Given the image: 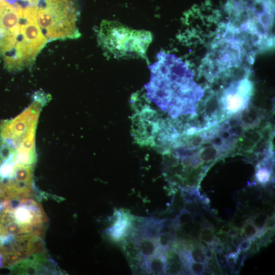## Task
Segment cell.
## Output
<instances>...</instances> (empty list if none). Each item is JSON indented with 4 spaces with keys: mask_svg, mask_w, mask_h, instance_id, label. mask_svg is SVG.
<instances>
[{
    "mask_svg": "<svg viewBox=\"0 0 275 275\" xmlns=\"http://www.w3.org/2000/svg\"><path fill=\"white\" fill-rule=\"evenodd\" d=\"M149 66L150 80L144 85L147 99L173 119L197 115L204 89L194 80L188 65L175 54L160 51Z\"/></svg>",
    "mask_w": 275,
    "mask_h": 275,
    "instance_id": "1",
    "label": "cell"
},
{
    "mask_svg": "<svg viewBox=\"0 0 275 275\" xmlns=\"http://www.w3.org/2000/svg\"><path fill=\"white\" fill-rule=\"evenodd\" d=\"M225 29L249 47L264 50L274 45V0H227Z\"/></svg>",
    "mask_w": 275,
    "mask_h": 275,
    "instance_id": "2",
    "label": "cell"
},
{
    "mask_svg": "<svg viewBox=\"0 0 275 275\" xmlns=\"http://www.w3.org/2000/svg\"><path fill=\"white\" fill-rule=\"evenodd\" d=\"M37 6V20L48 42L80 36L79 12L73 0H39Z\"/></svg>",
    "mask_w": 275,
    "mask_h": 275,
    "instance_id": "3",
    "label": "cell"
},
{
    "mask_svg": "<svg viewBox=\"0 0 275 275\" xmlns=\"http://www.w3.org/2000/svg\"><path fill=\"white\" fill-rule=\"evenodd\" d=\"M16 1L0 0V56L5 67L13 71L19 64L27 16Z\"/></svg>",
    "mask_w": 275,
    "mask_h": 275,
    "instance_id": "4",
    "label": "cell"
},
{
    "mask_svg": "<svg viewBox=\"0 0 275 275\" xmlns=\"http://www.w3.org/2000/svg\"><path fill=\"white\" fill-rule=\"evenodd\" d=\"M101 47L115 58L145 57L152 41L151 33L132 30L118 22L104 20L97 35Z\"/></svg>",
    "mask_w": 275,
    "mask_h": 275,
    "instance_id": "5",
    "label": "cell"
},
{
    "mask_svg": "<svg viewBox=\"0 0 275 275\" xmlns=\"http://www.w3.org/2000/svg\"><path fill=\"white\" fill-rule=\"evenodd\" d=\"M246 46L240 38L225 30L203 58L201 68L205 76L213 79L224 71L239 67L246 54Z\"/></svg>",
    "mask_w": 275,
    "mask_h": 275,
    "instance_id": "6",
    "label": "cell"
},
{
    "mask_svg": "<svg viewBox=\"0 0 275 275\" xmlns=\"http://www.w3.org/2000/svg\"><path fill=\"white\" fill-rule=\"evenodd\" d=\"M50 99V95L43 92H35L34 100L27 108L13 119L0 122V135L15 147L25 139L35 135L41 108Z\"/></svg>",
    "mask_w": 275,
    "mask_h": 275,
    "instance_id": "7",
    "label": "cell"
},
{
    "mask_svg": "<svg viewBox=\"0 0 275 275\" xmlns=\"http://www.w3.org/2000/svg\"><path fill=\"white\" fill-rule=\"evenodd\" d=\"M253 91V84L248 77L232 82L223 91L220 98L222 108L232 114L247 107Z\"/></svg>",
    "mask_w": 275,
    "mask_h": 275,
    "instance_id": "8",
    "label": "cell"
},
{
    "mask_svg": "<svg viewBox=\"0 0 275 275\" xmlns=\"http://www.w3.org/2000/svg\"><path fill=\"white\" fill-rule=\"evenodd\" d=\"M11 268V273L15 274H49L59 271L45 253L34 254Z\"/></svg>",
    "mask_w": 275,
    "mask_h": 275,
    "instance_id": "9",
    "label": "cell"
},
{
    "mask_svg": "<svg viewBox=\"0 0 275 275\" xmlns=\"http://www.w3.org/2000/svg\"><path fill=\"white\" fill-rule=\"evenodd\" d=\"M18 153L16 148L0 135V166L18 163Z\"/></svg>",
    "mask_w": 275,
    "mask_h": 275,
    "instance_id": "10",
    "label": "cell"
},
{
    "mask_svg": "<svg viewBox=\"0 0 275 275\" xmlns=\"http://www.w3.org/2000/svg\"><path fill=\"white\" fill-rule=\"evenodd\" d=\"M260 231L251 219H247L241 228V235L242 237L253 240L255 237L261 236Z\"/></svg>",
    "mask_w": 275,
    "mask_h": 275,
    "instance_id": "11",
    "label": "cell"
},
{
    "mask_svg": "<svg viewBox=\"0 0 275 275\" xmlns=\"http://www.w3.org/2000/svg\"><path fill=\"white\" fill-rule=\"evenodd\" d=\"M166 263V269L169 273H177L181 269V260L174 252H170L168 254Z\"/></svg>",
    "mask_w": 275,
    "mask_h": 275,
    "instance_id": "12",
    "label": "cell"
},
{
    "mask_svg": "<svg viewBox=\"0 0 275 275\" xmlns=\"http://www.w3.org/2000/svg\"><path fill=\"white\" fill-rule=\"evenodd\" d=\"M188 254L191 261L204 264L207 263V260L204 254V249L199 245L193 246Z\"/></svg>",
    "mask_w": 275,
    "mask_h": 275,
    "instance_id": "13",
    "label": "cell"
},
{
    "mask_svg": "<svg viewBox=\"0 0 275 275\" xmlns=\"http://www.w3.org/2000/svg\"><path fill=\"white\" fill-rule=\"evenodd\" d=\"M199 239L209 245L216 243L214 231L212 228H203L200 231Z\"/></svg>",
    "mask_w": 275,
    "mask_h": 275,
    "instance_id": "14",
    "label": "cell"
},
{
    "mask_svg": "<svg viewBox=\"0 0 275 275\" xmlns=\"http://www.w3.org/2000/svg\"><path fill=\"white\" fill-rule=\"evenodd\" d=\"M166 263L163 258L155 257L151 261L150 267L155 273H162L166 269Z\"/></svg>",
    "mask_w": 275,
    "mask_h": 275,
    "instance_id": "15",
    "label": "cell"
},
{
    "mask_svg": "<svg viewBox=\"0 0 275 275\" xmlns=\"http://www.w3.org/2000/svg\"><path fill=\"white\" fill-rule=\"evenodd\" d=\"M141 252L145 255H150L154 253V243L150 240H143L140 245Z\"/></svg>",
    "mask_w": 275,
    "mask_h": 275,
    "instance_id": "16",
    "label": "cell"
},
{
    "mask_svg": "<svg viewBox=\"0 0 275 275\" xmlns=\"http://www.w3.org/2000/svg\"><path fill=\"white\" fill-rule=\"evenodd\" d=\"M270 173L266 168H260L256 173V178L261 183L267 182L270 178Z\"/></svg>",
    "mask_w": 275,
    "mask_h": 275,
    "instance_id": "17",
    "label": "cell"
},
{
    "mask_svg": "<svg viewBox=\"0 0 275 275\" xmlns=\"http://www.w3.org/2000/svg\"><path fill=\"white\" fill-rule=\"evenodd\" d=\"M266 219L264 214H260L255 216L252 221L260 231L264 233Z\"/></svg>",
    "mask_w": 275,
    "mask_h": 275,
    "instance_id": "18",
    "label": "cell"
},
{
    "mask_svg": "<svg viewBox=\"0 0 275 275\" xmlns=\"http://www.w3.org/2000/svg\"><path fill=\"white\" fill-rule=\"evenodd\" d=\"M189 267L193 274H200L203 273L205 270V264L201 262L193 261L189 264Z\"/></svg>",
    "mask_w": 275,
    "mask_h": 275,
    "instance_id": "19",
    "label": "cell"
},
{
    "mask_svg": "<svg viewBox=\"0 0 275 275\" xmlns=\"http://www.w3.org/2000/svg\"><path fill=\"white\" fill-rule=\"evenodd\" d=\"M193 218L192 214L190 212L185 210L179 216V219L181 224H186L189 223Z\"/></svg>",
    "mask_w": 275,
    "mask_h": 275,
    "instance_id": "20",
    "label": "cell"
},
{
    "mask_svg": "<svg viewBox=\"0 0 275 275\" xmlns=\"http://www.w3.org/2000/svg\"><path fill=\"white\" fill-rule=\"evenodd\" d=\"M238 258L237 253H232L228 255L226 257L227 265L230 268L234 266L236 263Z\"/></svg>",
    "mask_w": 275,
    "mask_h": 275,
    "instance_id": "21",
    "label": "cell"
},
{
    "mask_svg": "<svg viewBox=\"0 0 275 275\" xmlns=\"http://www.w3.org/2000/svg\"><path fill=\"white\" fill-rule=\"evenodd\" d=\"M252 244V240L245 238L241 240L238 245V249L239 251H246L248 250Z\"/></svg>",
    "mask_w": 275,
    "mask_h": 275,
    "instance_id": "22",
    "label": "cell"
},
{
    "mask_svg": "<svg viewBox=\"0 0 275 275\" xmlns=\"http://www.w3.org/2000/svg\"><path fill=\"white\" fill-rule=\"evenodd\" d=\"M215 235L216 239L217 240V241L222 244L227 241L229 236L228 233L224 231L218 232L216 235L215 234Z\"/></svg>",
    "mask_w": 275,
    "mask_h": 275,
    "instance_id": "23",
    "label": "cell"
},
{
    "mask_svg": "<svg viewBox=\"0 0 275 275\" xmlns=\"http://www.w3.org/2000/svg\"><path fill=\"white\" fill-rule=\"evenodd\" d=\"M126 251L130 256L132 257H135L137 255V249L134 245L132 243H129L127 244L126 246Z\"/></svg>",
    "mask_w": 275,
    "mask_h": 275,
    "instance_id": "24",
    "label": "cell"
},
{
    "mask_svg": "<svg viewBox=\"0 0 275 275\" xmlns=\"http://www.w3.org/2000/svg\"><path fill=\"white\" fill-rule=\"evenodd\" d=\"M204 254L207 260H210L213 256V250L211 249H204Z\"/></svg>",
    "mask_w": 275,
    "mask_h": 275,
    "instance_id": "25",
    "label": "cell"
},
{
    "mask_svg": "<svg viewBox=\"0 0 275 275\" xmlns=\"http://www.w3.org/2000/svg\"><path fill=\"white\" fill-rule=\"evenodd\" d=\"M23 2L28 3L31 4H34L38 3L39 0H19Z\"/></svg>",
    "mask_w": 275,
    "mask_h": 275,
    "instance_id": "26",
    "label": "cell"
},
{
    "mask_svg": "<svg viewBox=\"0 0 275 275\" xmlns=\"http://www.w3.org/2000/svg\"><path fill=\"white\" fill-rule=\"evenodd\" d=\"M24 9H25V8H24ZM25 11H26V13H27V14H28V12H27V11H26V10H25ZM22 66H23V65H22Z\"/></svg>",
    "mask_w": 275,
    "mask_h": 275,
    "instance_id": "27",
    "label": "cell"
}]
</instances>
